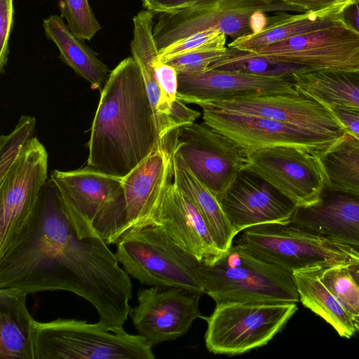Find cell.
<instances>
[{
	"label": "cell",
	"mask_w": 359,
	"mask_h": 359,
	"mask_svg": "<svg viewBox=\"0 0 359 359\" xmlns=\"http://www.w3.org/2000/svg\"><path fill=\"white\" fill-rule=\"evenodd\" d=\"M13 13V0H0V72L1 73L4 72L8 61Z\"/></svg>",
	"instance_id": "37"
},
{
	"label": "cell",
	"mask_w": 359,
	"mask_h": 359,
	"mask_svg": "<svg viewBox=\"0 0 359 359\" xmlns=\"http://www.w3.org/2000/svg\"><path fill=\"white\" fill-rule=\"evenodd\" d=\"M345 131L359 139V110L343 107H327Z\"/></svg>",
	"instance_id": "39"
},
{
	"label": "cell",
	"mask_w": 359,
	"mask_h": 359,
	"mask_svg": "<svg viewBox=\"0 0 359 359\" xmlns=\"http://www.w3.org/2000/svg\"><path fill=\"white\" fill-rule=\"evenodd\" d=\"M332 189L359 194V139L348 132L316 154Z\"/></svg>",
	"instance_id": "29"
},
{
	"label": "cell",
	"mask_w": 359,
	"mask_h": 359,
	"mask_svg": "<svg viewBox=\"0 0 359 359\" xmlns=\"http://www.w3.org/2000/svg\"><path fill=\"white\" fill-rule=\"evenodd\" d=\"M298 11L280 0H202L154 22L158 50L205 30H219L233 39L252 34L269 22L264 13Z\"/></svg>",
	"instance_id": "5"
},
{
	"label": "cell",
	"mask_w": 359,
	"mask_h": 359,
	"mask_svg": "<svg viewBox=\"0 0 359 359\" xmlns=\"http://www.w3.org/2000/svg\"><path fill=\"white\" fill-rule=\"evenodd\" d=\"M320 269L293 271L299 301L332 325L340 337L350 338L357 330L355 318L322 283Z\"/></svg>",
	"instance_id": "27"
},
{
	"label": "cell",
	"mask_w": 359,
	"mask_h": 359,
	"mask_svg": "<svg viewBox=\"0 0 359 359\" xmlns=\"http://www.w3.org/2000/svg\"><path fill=\"white\" fill-rule=\"evenodd\" d=\"M47 175L46 149L36 137H32L0 180V257L29 223Z\"/></svg>",
	"instance_id": "11"
},
{
	"label": "cell",
	"mask_w": 359,
	"mask_h": 359,
	"mask_svg": "<svg viewBox=\"0 0 359 359\" xmlns=\"http://www.w3.org/2000/svg\"><path fill=\"white\" fill-rule=\"evenodd\" d=\"M298 12L320 15H339L352 0H280Z\"/></svg>",
	"instance_id": "36"
},
{
	"label": "cell",
	"mask_w": 359,
	"mask_h": 359,
	"mask_svg": "<svg viewBox=\"0 0 359 359\" xmlns=\"http://www.w3.org/2000/svg\"><path fill=\"white\" fill-rule=\"evenodd\" d=\"M198 273L204 293L216 303H297L293 272L269 264L235 244L208 262Z\"/></svg>",
	"instance_id": "3"
},
{
	"label": "cell",
	"mask_w": 359,
	"mask_h": 359,
	"mask_svg": "<svg viewBox=\"0 0 359 359\" xmlns=\"http://www.w3.org/2000/svg\"><path fill=\"white\" fill-rule=\"evenodd\" d=\"M236 234L267 224H290L297 206L258 175L241 171L220 200Z\"/></svg>",
	"instance_id": "17"
},
{
	"label": "cell",
	"mask_w": 359,
	"mask_h": 359,
	"mask_svg": "<svg viewBox=\"0 0 359 359\" xmlns=\"http://www.w3.org/2000/svg\"><path fill=\"white\" fill-rule=\"evenodd\" d=\"M292 80L299 92L326 107L359 110V69L299 72Z\"/></svg>",
	"instance_id": "26"
},
{
	"label": "cell",
	"mask_w": 359,
	"mask_h": 359,
	"mask_svg": "<svg viewBox=\"0 0 359 359\" xmlns=\"http://www.w3.org/2000/svg\"><path fill=\"white\" fill-rule=\"evenodd\" d=\"M50 180L80 238H99L108 245L117 243L126 226L122 178L87 165L69 171L55 170Z\"/></svg>",
	"instance_id": "4"
},
{
	"label": "cell",
	"mask_w": 359,
	"mask_h": 359,
	"mask_svg": "<svg viewBox=\"0 0 359 359\" xmlns=\"http://www.w3.org/2000/svg\"><path fill=\"white\" fill-rule=\"evenodd\" d=\"M28 294L0 289V359H34V319Z\"/></svg>",
	"instance_id": "24"
},
{
	"label": "cell",
	"mask_w": 359,
	"mask_h": 359,
	"mask_svg": "<svg viewBox=\"0 0 359 359\" xmlns=\"http://www.w3.org/2000/svg\"><path fill=\"white\" fill-rule=\"evenodd\" d=\"M319 278L343 307L359 320V286L351 275L348 264L321 268Z\"/></svg>",
	"instance_id": "31"
},
{
	"label": "cell",
	"mask_w": 359,
	"mask_h": 359,
	"mask_svg": "<svg viewBox=\"0 0 359 359\" xmlns=\"http://www.w3.org/2000/svg\"><path fill=\"white\" fill-rule=\"evenodd\" d=\"M348 269L353 280L359 286V256L348 264Z\"/></svg>",
	"instance_id": "41"
},
{
	"label": "cell",
	"mask_w": 359,
	"mask_h": 359,
	"mask_svg": "<svg viewBox=\"0 0 359 359\" xmlns=\"http://www.w3.org/2000/svg\"><path fill=\"white\" fill-rule=\"evenodd\" d=\"M116 244L119 263L142 284L204 293L198 273L200 262L176 245L159 226L130 229Z\"/></svg>",
	"instance_id": "7"
},
{
	"label": "cell",
	"mask_w": 359,
	"mask_h": 359,
	"mask_svg": "<svg viewBox=\"0 0 359 359\" xmlns=\"http://www.w3.org/2000/svg\"><path fill=\"white\" fill-rule=\"evenodd\" d=\"M196 104L224 111L263 116L337 137L346 132L327 107L300 92Z\"/></svg>",
	"instance_id": "16"
},
{
	"label": "cell",
	"mask_w": 359,
	"mask_h": 359,
	"mask_svg": "<svg viewBox=\"0 0 359 359\" xmlns=\"http://www.w3.org/2000/svg\"><path fill=\"white\" fill-rule=\"evenodd\" d=\"M200 107L205 123L233 140L249 153L265 148L288 146L317 154L338 138L263 116Z\"/></svg>",
	"instance_id": "12"
},
{
	"label": "cell",
	"mask_w": 359,
	"mask_h": 359,
	"mask_svg": "<svg viewBox=\"0 0 359 359\" xmlns=\"http://www.w3.org/2000/svg\"><path fill=\"white\" fill-rule=\"evenodd\" d=\"M142 6L155 14L172 13L190 8L202 0H141Z\"/></svg>",
	"instance_id": "38"
},
{
	"label": "cell",
	"mask_w": 359,
	"mask_h": 359,
	"mask_svg": "<svg viewBox=\"0 0 359 359\" xmlns=\"http://www.w3.org/2000/svg\"><path fill=\"white\" fill-rule=\"evenodd\" d=\"M177 98L185 103L298 93L292 78L264 77L218 69L178 74Z\"/></svg>",
	"instance_id": "18"
},
{
	"label": "cell",
	"mask_w": 359,
	"mask_h": 359,
	"mask_svg": "<svg viewBox=\"0 0 359 359\" xmlns=\"http://www.w3.org/2000/svg\"><path fill=\"white\" fill-rule=\"evenodd\" d=\"M245 169L266 181L297 207L316 203L325 186L316 154L295 147L252 151Z\"/></svg>",
	"instance_id": "13"
},
{
	"label": "cell",
	"mask_w": 359,
	"mask_h": 359,
	"mask_svg": "<svg viewBox=\"0 0 359 359\" xmlns=\"http://www.w3.org/2000/svg\"><path fill=\"white\" fill-rule=\"evenodd\" d=\"M34 359H154L140 334L114 332L74 318L34 320Z\"/></svg>",
	"instance_id": "6"
},
{
	"label": "cell",
	"mask_w": 359,
	"mask_h": 359,
	"mask_svg": "<svg viewBox=\"0 0 359 359\" xmlns=\"http://www.w3.org/2000/svg\"><path fill=\"white\" fill-rule=\"evenodd\" d=\"M203 293L178 287L150 286L137 292V304L129 316L151 346L185 334L202 318L199 301Z\"/></svg>",
	"instance_id": "14"
},
{
	"label": "cell",
	"mask_w": 359,
	"mask_h": 359,
	"mask_svg": "<svg viewBox=\"0 0 359 359\" xmlns=\"http://www.w3.org/2000/svg\"><path fill=\"white\" fill-rule=\"evenodd\" d=\"M338 15H320L311 13L290 15L280 13L262 29L233 40L229 47L252 51L295 36L341 23Z\"/></svg>",
	"instance_id": "28"
},
{
	"label": "cell",
	"mask_w": 359,
	"mask_h": 359,
	"mask_svg": "<svg viewBox=\"0 0 359 359\" xmlns=\"http://www.w3.org/2000/svg\"><path fill=\"white\" fill-rule=\"evenodd\" d=\"M44 33L57 47L59 58L86 80L93 90L101 91L110 74L97 55L69 29L61 15H50L43 20Z\"/></svg>",
	"instance_id": "25"
},
{
	"label": "cell",
	"mask_w": 359,
	"mask_h": 359,
	"mask_svg": "<svg viewBox=\"0 0 359 359\" xmlns=\"http://www.w3.org/2000/svg\"><path fill=\"white\" fill-rule=\"evenodd\" d=\"M154 18V14L147 10L138 12L133 18V36L130 51L144 79L159 141L164 143L170 134L186 124L165 103L155 77L152 62L158 56V50L153 33Z\"/></svg>",
	"instance_id": "22"
},
{
	"label": "cell",
	"mask_w": 359,
	"mask_h": 359,
	"mask_svg": "<svg viewBox=\"0 0 359 359\" xmlns=\"http://www.w3.org/2000/svg\"><path fill=\"white\" fill-rule=\"evenodd\" d=\"M236 244L256 257L293 272L347 264L359 250L290 224H267L243 231Z\"/></svg>",
	"instance_id": "8"
},
{
	"label": "cell",
	"mask_w": 359,
	"mask_h": 359,
	"mask_svg": "<svg viewBox=\"0 0 359 359\" xmlns=\"http://www.w3.org/2000/svg\"><path fill=\"white\" fill-rule=\"evenodd\" d=\"M226 41V35L219 30L197 32L158 50L156 59L166 62L189 53L224 49Z\"/></svg>",
	"instance_id": "33"
},
{
	"label": "cell",
	"mask_w": 359,
	"mask_h": 359,
	"mask_svg": "<svg viewBox=\"0 0 359 359\" xmlns=\"http://www.w3.org/2000/svg\"><path fill=\"white\" fill-rule=\"evenodd\" d=\"M60 15L80 39L90 41L102 29L88 0H57Z\"/></svg>",
	"instance_id": "32"
},
{
	"label": "cell",
	"mask_w": 359,
	"mask_h": 359,
	"mask_svg": "<svg viewBox=\"0 0 359 359\" xmlns=\"http://www.w3.org/2000/svg\"><path fill=\"white\" fill-rule=\"evenodd\" d=\"M151 225L161 227L176 245L200 262L224 252L218 248L197 207L173 181L168 185Z\"/></svg>",
	"instance_id": "20"
},
{
	"label": "cell",
	"mask_w": 359,
	"mask_h": 359,
	"mask_svg": "<svg viewBox=\"0 0 359 359\" xmlns=\"http://www.w3.org/2000/svg\"><path fill=\"white\" fill-rule=\"evenodd\" d=\"M338 16L345 26L359 34V0H352Z\"/></svg>",
	"instance_id": "40"
},
{
	"label": "cell",
	"mask_w": 359,
	"mask_h": 359,
	"mask_svg": "<svg viewBox=\"0 0 359 359\" xmlns=\"http://www.w3.org/2000/svg\"><path fill=\"white\" fill-rule=\"evenodd\" d=\"M36 119L22 116L15 129L0 137V180H2L32 138Z\"/></svg>",
	"instance_id": "34"
},
{
	"label": "cell",
	"mask_w": 359,
	"mask_h": 359,
	"mask_svg": "<svg viewBox=\"0 0 359 359\" xmlns=\"http://www.w3.org/2000/svg\"><path fill=\"white\" fill-rule=\"evenodd\" d=\"M228 47L221 50L198 52L183 55L165 62L172 66L178 74H194L208 71L215 62L223 58Z\"/></svg>",
	"instance_id": "35"
},
{
	"label": "cell",
	"mask_w": 359,
	"mask_h": 359,
	"mask_svg": "<svg viewBox=\"0 0 359 359\" xmlns=\"http://www.w3.org/2000/svg\"><path fill=\"white\" fill-rule=\"evenodd\" d=\"M170 149L219 200L246 168L250 153L204 121L177 128Z\"/></svg>",
	"instance_id": "10"
},
{
	"label": "cell",
	"mask_w": 359,
	"mask_h": 359,
	"mask_svg": "<svg viewBox=\"0 0 359 359\" xmlns=\"http://www.w3.org/2000/svg\"><path fill=\"white\" fill-rule=\"evenodd\" d=\"M172 177L171 152L165 144H159L122 178L126 203V232L151 225Z\"/></svg>",
	"instance_id": "19"
},
{
	"label": "cell",
	"mask_w": 359,
	"mask_h": 359,
	"mask_svg": "<svg viewBox=\"0 0 359 359\" xmlns=\"http://www.w3.org/2000/svg\"><path fill=\"white\" fill-rule=\"evenodd\" d=\"M297 310L296 303L231 302L216 304L207 323L205 344L217 355L233 356L267 344Z\"/></svg>",
	"instance_id": "9"
},
{
	"label": "cell",
	"mask_w": 359,
	"mask_h": 359,
	"mask_svg": "<svg viewBox=\"0 0 359 359\" xmlns=\"http://www.w3.org/2000/svg\"><path fill=\"white\" fill-rule=\"evenodd\" d=\"M170 149V148H169ZM172 154V181L191 200L205 219L218 248L227 251L237 235L217 196L192 172L182 156Z\"/></svg>",
	"instance_id": "23"
},
{
	"label": "cell",
	"mask_w": 359,
	"mask_h": 359,
	"mask_svg": "<svg viewBox=\"0 0 359 359\" xmlns=\"http://www.w3.org/2000/svg\"><path fill=\"white\" fill-rule=\"evenodd\" d=\"M161 144L140 68L128 57L100 91L88 142V165L123 178Z\"/></svg>",
	"instance_id": "2"
},
{
	"label": "cell",
	"mask_w": 359,
	"mask_h": 359,
	"mask_svg": "<svg viewBox=\"0 0 359 359\" xmlns=\"http://www.w3.org/2000/svg\"><path fill=\"white\" fill-rule=\"evenodd\" d=\"M250 52L313 70L359 69V34L343 22Z\"/></svg>",
	"instance_id": "15"
},
{
	"label": "cell",
	"mask_w": 359,
	"mask_h": 359,
	"mask_svg": "<svg viewBox=\"0 0 359 359\" xmlns=\"http://www.w3.org/2000/svg\"><path fill=\"white\" fill-rule=\"evenodd\" d=\"M108 245L99 238L79 237L49 180L29 223L0 257V289L71 292L93 306L102 327L126 332L132 282Z\"/></svg>",
	"instance_id": "1"
},
{
	"label": "cell",
	"mask_w": 359,
	"mask_h": 359,
	"mask_svg": "<svg viewBox=\"0 0 359 359\" xmlns=\"http://www.w3.org/2000/svg\"><path fill=\"white\" fill-rule=\"evenodd\" d=\"M355 325L357 330H359V320L355 319Z\"/></svg>",
	"instance_id": "42"
},
{
	"label": "cell",
	"mask_w": 359,
	"mask_h": 359,
	"mask_svg": "<svg viewBox=\"0 0 359 359\" xmlns=\"http://www.w3.org/2000/svg\"><path fill=\"white\" fill-rule=\"evenodd\" d=\"M290 223L359 250V194L325 184L316 203L297 208Z\"/></svg>",
	"instance_id": "21"
},
{
	"label": "cell",
	"mask_w": 359,
	"mask_h": 359,
	"mask_svg": "<svg viewBox=\"0 0 359 359\" xmlns=\"http://www.w3.org/2000/svg\"><path fill=\"white\" fill-rule=\"evenodd\" d=\"M209 69L280 78H292L295 73L313 71L305 66L278 61L267 56L229 46L226 55L213 63Z\"/></svg>",
	"instance_id": "30"
}]
</instances>
